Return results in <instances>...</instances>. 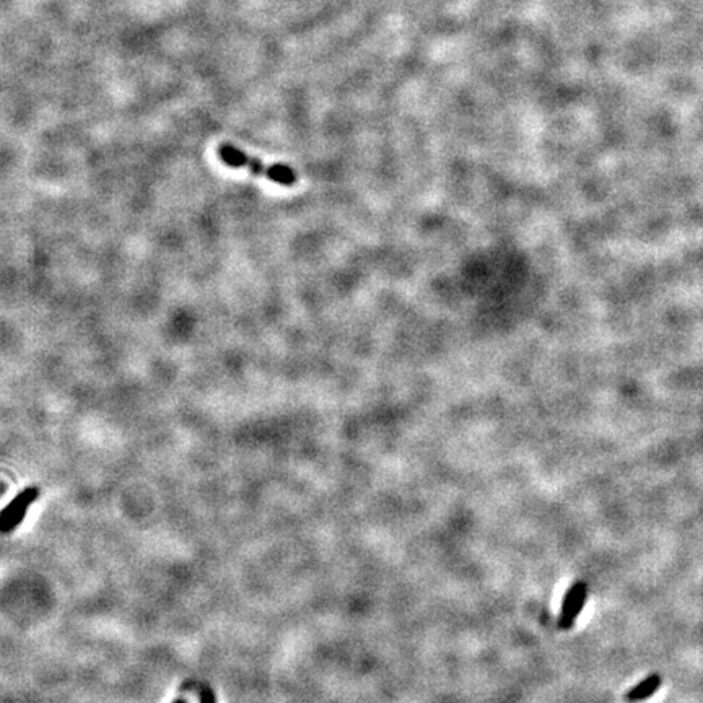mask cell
<instances>
[{
    "instance_id": "1",
    "label": "cell",
    "mask_w": 703,
    "mask_h": 703,
    "mask_svg": "<svg viewBox=\"0 0 703 703\" xmlns=\"http://www.w3.org/2000/svg\"><path fill=\"white\" fill-rule=\"evenodd\" d=\"M217 155L220 162L227 166H232V168H244L251 171L253 175L264 176V178L271 179L272 182H277V184L280 186L290 187L297 184L298 181L297 171H295L292 166L283 163L266 165L264 162H261L259 158L251 157V155L244 153L243 150H240L232 143H220L217 148Z\"/></svg>"
},
{
    "instance_id": "2",
    "label": "cell",
    "mask_w": 703,
    "mask_h": 703,
    "mask_svg": "<svg viewBox=\"0 0 703 703\" xmlns=\"http://www.w3.org/2000/svg\"><path fill=\"white\" fill-rule=\"evenodd\" d=\"M40 497V490L36 487H28L21 490L12 502L0 512V534H10L18 528L23 521L28 508L33 505Z\"/></svg>"
},
{
    "instance_id": "3",
    "label": "cell",
    "mask_w": 703,
    "mask_h": 703,
    "mask_svg": "<svg viewBox=\"0 0 703 703\" xmlns=\"http://www.w3.org/2000/svg\"><path fill=\"white\" fill-rule=\"evenodd\" d=\"M588 599V584L584 581H575L563 596L562 608L559 614V627L562 630H570L581 613Z\"/></svg>"
},
{
    "instance_id": "4",
    "label": "cell",
    "mask_w": 703,
    "mask_h": 703,
    "mask_svg": "<svg viewBox=\"0 0 703 703\" xmlns=\"http://www.w3.org/2000/svg\"><path fill=\"white\" fill-rule=\"evenodd\" d=\"M663 684V678L658 673H653L646 675L642 683H638L637 685H633L632 689L624 695V700L627 703H638L649 699V697L654 695L658 692L659 687Z\"/></svg>"
},
{
    "instance_id": "5",
    "label": "cell",
    "mask_w": 703,
    "mask_h": 703,
    "mask_svg": "<svg viewBox=\"0 0 703 703\" xmlns=\"http://www.w3.org/2000/svg\"><path fill=\"white\" fill-rule=\"evenodd\" d=\"M176 703H184V702H176Z\"/></svg>"
}]
</instances>
